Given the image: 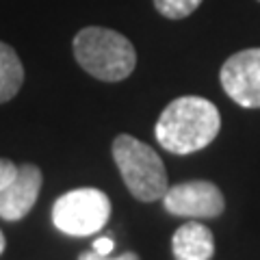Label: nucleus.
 I'll use <instances>...</instances> for the list:
<instances>
[{"label":"nucleus","mask_w":260,"mask_h":260,"mask_svg":"<svg viewBox=\"0 0 260 260\" xmlns=\"http://www.w3.org/2000/svg\"><path fill=\"white\" fill-rule=\"evenodd\" d=\"M111 217V202L100 189H74L52 206V223L70 237H89L102 230Z\"/></svg>","instance_id":"obj_4"},{"label":"nucleus","mask_w":260,"mask_h":260,"mask_svg":"<svg viewBox=\"0 0 260 260\" xmlns=\"http://www.w3.org/2000/svg\"><path fill=\"white\" fill-rule=\"evenodd\" d=\"M162 204L167 213L189 219H213L225 208L221 191L208 180H191L172 186L162 198Z\"/></svg>","instance_id":"obj_5"},{"label":"nucleus","mask_w":260,"mask_h":260,"mask_svg":"<svg viewBox=\"0 0 260 260\" xmlns=\"http://www.w3.org/2000/svg\"><path fill=\"white\" fill-rule=\"evenodd\" d=\"M24 83V68L18 52L0 42V104L13 100Z\"/></svg>","instance_id":"obj_9"},{"label":"nucleus","mask_w":260,"mask_h":260,"mask_svg":"<svg viewBox=\"0 0 260 260\" xmlns=\"http://www.w3.org/2000/svg\"><path fill=\"white\" fill-rule=\"evenodd\" d=\"M113 247H115V245H113L111 237H102V239L93 241V251H95V254H100V256H111Z\"/></svg>","instance_id":"obj_13"},{"label":"nucleus","mask_w":260,"mask_h":260,"mask_svg":"<svg viewBox=\"0 0 260 260\" xmlns=\"http://www.w3.org/2000/svg\"><path fill=\"white\" fill-rule=\"evenodd\" d=\"M200 5L202 0H154L156 11L169 20H182L191 15Z\"/></svg>","instance_id":"obj_10"},{"label":"nucleus","mask_w":260,"mask_h":260,"mask_svg":"<svg viewBox=\"0 0 260 260\" xmlns=\"http://www.w3.org/2000/svg\"><path fill=\"white\" fill-rule=\"evenodd\" d=\"M42 169L30 162L18 165V174L5 191H0V217L5 221H20L35 206L42 191Z\"/></svg>","instance_id":"obj_7"},{"label":"nucleus","mask_w":260,"mask_h":260,"mask_svg":"<svg viewBox=\"0 0 260 260\" xmlns=\"http://www.w3.org/2000/svg\"><path fill=\"white\" fill-rule=\"evenodd\" d=\"M5 245H7V243H5V234L0 232V254H3V251H5Z\"/></svg>","instance_id":"obj_14"},{"label":"nucleus","mask_w":260,"mask_h":260,"mask_svg":"<svg viewBox=\"0 0 260 260\" xmlns=\"http://www.w3.org/2000/svg\"><path fill=\"white\" fill-rule=\"evenodd\" d=\"M78 260H139V256L135 254V251H126V254H121L117 258H111V256H100L95 254V251H83V254L78 256Z\"/></svg>","instance_id":"obj_12"},{"label":"nucleus","mask_w":260,"mask_h":260,"mask_svg":"<svg viewBox=\"0 0 260 260\" xmlns=\"http://www.w3.org/2000/svg\"><path fill=\"white\" fill-rule=\"evenodd\" d=\"M74 56L87 74L107 83L128 78L137 65L130 39L102 26H89L78 32L74 37Z\"/></svg>","instance_id":"obj_2"},{"label":"nucleus","mask_w":260,"mask_h":260,"mask_svg":"<svg viewBox=\"0 0 260 260\" xmlns=\"http://www.w3.org/2000/svg\"><path fill=\"white\" fill-rule=\"evenodd\" d=\"M15 174H18V167H15V162L7 160V158H0V191H5L7 186L11 184Z\"/></svg>","instance_id":"obj_11"},{"label":"nucleus","mask_w":260,"mask_h":260,"mask_svg":"<svg viewBox=\"0 0 260 260\" xmlns=\"http://www.w3.org/2000/svg\"><path fill=\"white\" fill-rule=\"evenodd\" d=\"M113 158L121 180L139 202L162 200L169 189L165 165L148 143L130 135H117L113 141Z\"/></svg>","instance_id":"obj_3"},{"label":"nucleus","mask_w":260,"mask_h":260,"mask_svg":"<svg viewBox=\"0 0 260 260\" xmlns=\"http://www.w3.org/2000/svg\"><path fill=\"white\" fill-rule=\"evenodd\" d=\"M176 260H210L215 254V239L206 225L189 221L180 225L172 239Z\"/></svg>","instance_id":"obj_8"},{"label":"nucleus","mask_w":260,"mask_h":260,"mask_svg":"<svg viewBox=\"0 0 260 260\" xmlns=\"http://www.w3.org/2000/svg\"><path fill=\"white\" fill-rule=\"evenodd\" d=\"M221 128L219 109L200 95H184L169 102L154 128L156 141L172 154H193L213 143Z\"/></svg>","instance_id":"obj_1"},{"label":"nucleus","mask_w":260,"mask_h":260,"mask_svg":"<svg viewBox=\"0 0 260 260\" xmlns=\"http://www.w3.org/2000/svg\"><path fill=\"white\" fill-rule=\"evenodd\" d=\"M221 87L237 104L245 109H260V48H249L232 54L223 63Z\"/></svg>","instance_id":"obj_6"}]
</instances>
